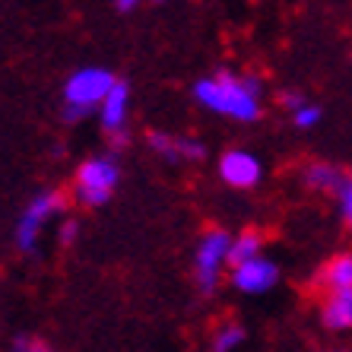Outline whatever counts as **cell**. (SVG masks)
Listing matches in <instances>:
<instances>
[{"label": "cell", "instance_id": "1", "mask_svg": "<svg viewBox=\"0 0 352 352\" xmlns=\"http://www.w3.org/2000/svg\"><path fill=\"white\" fill-rule=\"evenodd\" d=\"M263 86L257 76L235 74V70H216L194 82V98L213 115L232 118L238 124H251L261 118Z\"/></svg>", "mask_w": 352, "mask_h": 352}, {"label": "cell", "instance_id": "2", "mask_svg": "<svg viewBox=\"0 0 352 352\" xmlns=\"http://www.w3.org/2000/svg\"><path fill=\"white\" fill-rule=\"evenodd\" d=\"M118 76L108 67H80L64 82V121H82L98 111L102 98L115 86Z\"/></svg>", "mask_w": 352, "mask_h": 352}, {"label": "cell", "instance_id": "3", "mask_svg": "<svg viewBox=\"0 0 352 352\" xmlns=\"http://www.w3.org/2000/svg\"><path fill=\"white\" fill-rule=\"evenodd\" d=\"M118 181H121V168H118L115 156H92L76 168L74 178V194L82 206H105L115 194Z\"/></svg>", "mask_w": 352, "mask_h": 352}, {"label": "cell", "instance_id": "4", "mask_svg": "<svg viewBox=\"0 0 352 352\" xmlns=\"http://www.w3.org/2000/svg\"><path fill=\"white\" fill-rule=\"evenodd\" d=\"M67 206L64 194L60 190H41L29 200V206L23 210L16 222V248L23 254H35L38 251V238H41V229L48 226L51 216H58L60 210Z\"/></svg>", "mask_w": 352, "mask_h": 352}, {"label": "cell", "instance_id": "5", "mask_svg": "<svg viewBox=\"0 0 352 352\" xmlns=\"http://www.w3.org/2000/svg\"><path fill=\"white\" fill-rule=\"evenodd\" d=\"M229 245H232V235L222 229L206 232L200 241H197V251H194V279L200 292L210 295L216 292L219 286V273H222V263L229 261Z\"/></svg>", "mask_w": 352, "mask_h": 352}, {"label": "cell", "instance_id": "6", "mask_svg": "<svg viewBox=\"0 0 352 352\" xmlns=\"http://www.w3.org/2000/svg\"><path fill=\"white\" fill-rule=\"evenodd\" d=\"M279 283V263L267 254H257L251 261H241L232 267V286L245 295H263Z\"/></svg>", "mask_w": 352, "mask_h": 352}, {"label": "cell", "instance_id": "7", "mask_svg": "<svg viewBox=\"0 0 352 352\" xmlns=\"http://www.w3.org/2000/svg\"><path fill=\"white\" fill-rule=\"evenodd\" d=\"M219 178L235 190H251L263 178V162L248 149H229L219 159Z\"/></svg>", "mask_w": 352, "mask_h": 352}, {"label": "cell", "instance_id": "8", "mask_svg": "<svg viewBox=\"0 0 352 352\" xmlns=\"http://www.w3.org/2000/svg\"><path fill=\"white\" fill-rule=\"evenodd\" d=\"M127 115H131V82L115 80V86L108 89V96L98 105V124L108 133H118L127 127Z\"/></svg>", "mask_w": 352, "mask_h": 352}, {"label": "cell", "instance_id": "9", "mask_svg": "<svg viewBox=\"0 0 352 352\" xmlns=\"http://www.w3.org/2000/svg\"><path fill=\"white\" fill-rule=\"evenodd\" d=\"M320 318H324V327L333 330V333L352 330V289H336V292H330Z\"/></svg>", "mask_w": 352, "mask_h": 352}, {"label": "cell", "instance_id": "10", "mask_svg": "<svg viewBox=\"0 0 352 352\" xmlns=\"http://www.w3.org/2000/svg\"><path fill=\"white\" fill-rule=\"evenodd\" d=\"M346 181V175L336 168V165H327V162H311L308 168H305V184L311 190H324V194H336L340 190V184Z\"/></svg>", "mask_w": 352, "mask_h": 352}, {"label": "cell", "instance_id": "11", "mask_svg": "<svg viewBox=\"0 0 352 352\" xmlns=\"http://www.w3.org/2000/svg\"><path fill=\"white\" fill-rule=\"evenodd\" d=\"M320 286L336 292V289H352V254H336L333 261L320 270Z\"/></svg>", "mask_w": 352, "mask_h": 352}, {"label": "cell", "instance_id": "12", "mask_svg": "<svg viewBox=\"0 0 352 352\" xmlns=\"http://www.w3.org/2000/svg\"><path fill=\"white\" fill-rule=\"evenodd\" d=\"M263 254V238L257 235V232H241V235L232 238V245H229V263L235 267V263L241 261H251V257Z\"/></svg>", "mask_w": 352, "mask_h": 352}, {"label": "cell", "instance_id": "13", "mask_svg": "<svg viewBox=\"0 0 352 352\" xmlns=\"http://www.w3.org/2000/svg\"><path fill=\"white\" fill-rule=\"evenodd\" d=\"M149 149H153L156 156L168 159V162H181V153H178V137H175V133L153 131V133H149Z\"/></svg>", "mask_w": 352, "mask_h": 352}, {"label": "cell", "instance_id": "14", "mask_svg": "<svg viewBox=\"0 0 352 352\" xmlns=\"http://www.w3.org/2000/svg\"><path fill=\"white\" fill-rule=\"evenodd\" d=\"M248 340V330L241 324H226V327L216 330V340H213V349L216 352H232Z\"/></svg>", "mask_w": 352, "mask_h": 352}, {"label": "cell", "instance_id": "15", "mask_svg": "<svg viewBox=\"0 0 352 352\" xmlns=\"http://www.w3.org/2000/svg\"><path fill=\"white\" fill-rule=\"evenodd\" d=\"M320 118H324V111H320L318 105H311V102H305L298 111H292V124L298 131H314L320 124Z\"/></svg>", "mask_w": 352, "mask_h": 352}, {"label": "cell", "instance_id": "16", "mask_svg": "<svg viewBox=\"0 0 352 352\" xmlns=\"http://www.w3.org/2000/svg\"><path fill=\"white\" fill-rule=\"evenodd\" d=\"M178 153H181V162H197V159L206 156V146L194 137H178Z\"/></svg>", "mask_w": 352, "mask_h": 352}, {"label": "cell", "instance_id": "17", "mask_svg": "<svg viewBox=\"0 0 352 352\" xmlns=\"http://www.w3.org/2000/svg\"><path fill=\"white\" fill-rule=\"evenodd\" d=\"M336 197H340V210H343L346 222H352V175H346V181L340 184Z\"/></svg>", "mask_w": 352, "mask_h": 352}, {"label": "cell", "instance_id": "18", "mask_svg": "<svg viewBox=\"0 0 352 352\" xmlns=\"http://www.w3.org/2000/svg\"><path fill=\"white\" fill-rule=\"evenodd\" d=\"M305 102H308V98H305V92H298V89H286V92H279V105L289 108V111H298V108H302Z\"/></svg>", "mask_w": 352, "mask_h": 352}, {"label": "cell", "instance_id": "19", "mask_svg": "<svg viewBox=\"0 0 352 352\" xmlns=\"http://www.w3.org/2000/svg\"><path fill=\"white\" fill-rule=\"evenodd\" d=\"M74 238H76V222H64V226H60V241L70 245Z\"/></svg>", "mask_w": 352, "mask_h": 352}, {"label": "cell", "instance_id": "20", "mask_svg": "<svg viewBox=\"0 0 352 352\" xmlns=\"http://www.w3.org/2000/svg\"><path fill=\"white\" fill-rule=\"evenodd\" d=\"M143 0H115V7L121 10V13H131V10H137Z\"/></svg>", "mask_w": 352, "mask_h": 352}, {"label": "cell", "instance_id": "21", "mask_svg": "<svg viewBox=\"0 0 352 352\" xmlns=\"http://www.w3.org/2000/svg\"><path fill=\"white\" fill-rule=\"evenodd\" d=\"M159 3H162V0H159Z\"/></svg>", "mask_w": 352, "mask_h": 352}]
</instances>
